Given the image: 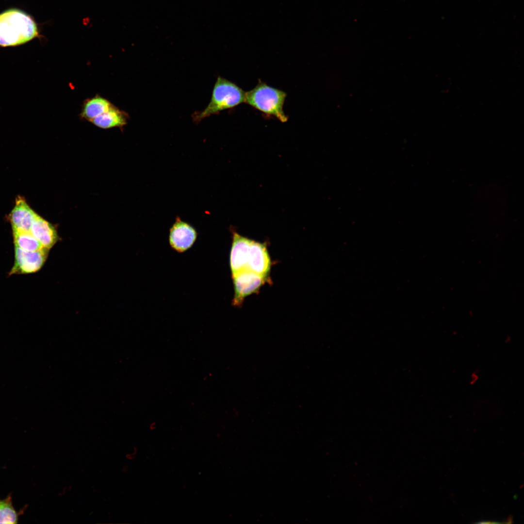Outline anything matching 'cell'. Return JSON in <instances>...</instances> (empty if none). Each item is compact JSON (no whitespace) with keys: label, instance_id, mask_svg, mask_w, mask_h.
<instances>
[{"label":"cell","instance_id":"6da1fadb","mask_svg":"<svg viewBox=\"0 0 524 524\" xmlns=\"http://www.w3.org/2000/svg\"><path fill=\"white\" fill-rule=\"evenodd\" d=\"M39 36L37 24L25 12L12 8L0 13V47L21 45Z\"/></svg>","mask_w":524,"mask_h":524},{"label":"cell","instance_id":"7a4b0ae2","mask_svg":"<svg viewBox=\"0 0 524 524\" xmlns=\"http://www.w3.org/2000/svg\"><path fill=\"white\" fill-rule=\"evenodd\" d=\"M246 92L233 82L218 77L214 85L211 100L202 111L195 112L192 117L198 123L212 115L232 108L245 102Z\"/></svg>","mask_w":524,"mask_h":524},{"label":"cell","instance_id":"3957f363","mask_svg":"<svg viewBox=\"0 0 524 524\" xmlns=\"http://www.w3.org/2000/svg\"><path fill=\"white\" fill-rule=\"evenodd\" d=\"M286 97L284 92L260 82L253 89L246 92L245 102L261 112L274 116L285 122L288 120L283 110Z\"/></svg>","mask_w":524,"mask_h":524},{"label":"cell","instance_id":"277c9868","mask_svg":"<svg viewBox=\"0 0 524 524\" xmlns=\"http://www.w3.org/2000/svg\"><path fill=\"white\" fill-rule=\"evenodd\" d=\"M15 261L8 276L28 274L38 271L44 265L48 256L49 249L28 251L15 246Z\"/></svg>","mask_w":524,"mask_h":524},{"label":"cell","instance_id":"5b68a950","mask_svg":"<svg viewBox=\"0 0 524 524\" xmlns=\"http://www.w3.org/2000/svg\"><path fill=\"white\" fill-rule=\"evenodd\" d=\"M232 278L234 289L232 304L237 307L241 306L246 297L258 291L267 279L247 269L232 275Z\"/></svg>","mask_w":524,"mask_h":524},{"label":"cell","instance_id":"8992f818","mask_svg":"<svg viewBox=\"0 0 524 524\" xmlns=\"http://www.w3.org/2000/svg\"><path fill=\"white\" fill-rule=\"evenodd\" d=\"M197 237L196 229L190 224L177 217L170 229L169 242L171 247L178 252L190 248Z\"/></svg>","mask_w":524,"mask_h":524},{"label":"cell","instance_id":"52a82bcc","mask_svg":"<svg viewBox=\"0 0 524 524\" xmlns=\"http://www.w3.org/2000/svg\"><path fill=\"white\" fill-rule=\"evenodd\" d=\"M37 215L29 206L24 198L18 196L8 218L12 230L30 231L31 226Z\"/></svg>","mask_w":524,"mask_h":524},{"label":"cell","instance_id":"ba28073f","mask_svg":"<svg viewBox=\"0 0 524 524\" xmlns=\"http://www.w3.org/2000/svg\"><path fill=\"white\" fill-rule=\"evenodd\" d=\"M232 242L230 254V267L232 275L247 269L248 253L251 239L232 231Z\"/></svg>","mask_w":524,"mask_h":524},{"label":"cell","instance_id":"9c48e42d","mask_svg":"<svg viewBox=\"0 0 524 524\" xmlns=\"http://www.w3.org/2000/svg\"><path fill=\"white\" fill-rule=\"evenodd\" d=\"M271 261L266 245L251 240L247 269L266 278L271 268Z\"/></svg>","mask_w":524,"mask_h":524},{"label":"cell","instance_id":"30bf717a","mask_svg":"<svg viewBox=\"0 0 524 524\" xmlns=\"http://www.w3.org/2000/svg\"><path fill=\"white\" fill-rule=\"evenodd\" d=\"M30 232L40 243L43 247L49 250L59 240V237L54 226L39 215H37L33 221Z\"/></svg>","mask_w":524,"mask_h":524},{"label":"cell","instance_id":"8fae6325","mask_svg":"<svg viewBox=\"0 0 524 524\" xmlns=\"http://www.w3.org/2000/svg\"><path fill=\"white\" fill-rule=\"evenodd\" d=\"M128 114L114 105L106 112L92 120L90 122L98 128L108 129L123 127L127 123Z\"/></svg>","mask_w":524,"mask_h":524},{"label":"cell","instance_id":"7c38bea8","mask_svg":"<svg viewBox=\"0 0 524 524\" xmlns=\"http://www.w3.org/2000/svg\"><path fill=\"white\" fill-rule=\"evenodd\" d=\"M113 105L108 99L97 95L84 101L80 116L82 119L90 122L108 111Z\"/></svg>","mask_w":524,"mask_h":524},{"label":"cell","instance_id":"4fadbf2b","mask_svg":"<svg viewBox=\"0 0 524 524\" xmlns=\"http://www.w3.org/2000/svg\"><path fill=\"white\" fill-rule=\"evenodd\" d=\"M12 231L15 246L28 251H36L43 247L30 231Z\"/></svg>","mask_w":524,"mask_h":524},{"label":"cell","instance_id":"5bb4252c","mask_svg":"<svg viewBox=\"0 0 524 524\" xmlns=\"http://www.w3.org/2000/svg\"><path fill=\"white\" fill-rule=\"evenodd\" d=\"M18 515L13 507L11 496L0 499V524H16Z\"/></svg>","mask_w":524,"mask_h":524},{"label":"cell","instance_id":"9a60e30c","mask_svg":"<svg viewBox=\"0 0 524 524\" xmlns=\"http://www.w3.org/2000/svg\"><path fill=\"white\" fill-rule=\"evenodd\" d=\"M133 449L134 450L132 452L127 454L126 458L128 459H132L135 458V455L137 453V449L135 447H134Z\"/></svg>","mask_w":524,"mask_h":524},{"label":"cell","instance_id":"2e32d148","mask_svg":"<svg viewBox=\"0 0 524 524\" xmlns=\"http://www.w3.org/2000/svg\"><path fill=\"white\" fill-rule=\"evenodd\" d=\"M478 523H479V524H490V523H493H493H498L496 522L490 521H480V522H478Z\"/></svg>","mask_w":524,"mask_h":524},{"label":"cell","instance_id":"e0dca14e","mask_svg":"<svg viewBox=\"0 0 524 524\" xmlns=\"http://www.w3.org/2000/svg\"><path fill=\"white\" fill-rule=\"evenodd\" d=\"M149 428L151 430H154L156 428L155 424H151L149 426Z\"/></svg>","mask_w":524,"mask_h":524}]
</instances>
